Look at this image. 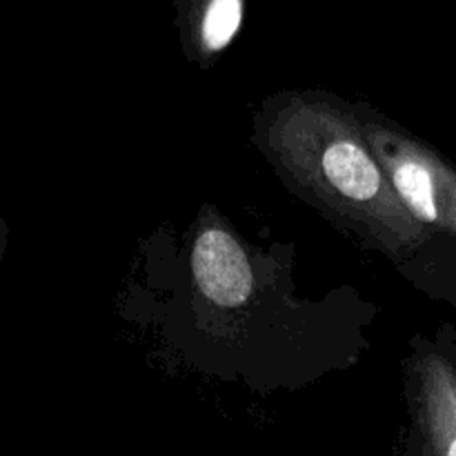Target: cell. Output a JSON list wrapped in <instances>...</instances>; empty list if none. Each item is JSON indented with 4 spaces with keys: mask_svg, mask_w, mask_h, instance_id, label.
<instances>
[{
    "mask_svg": "<svg viewBox=\"0 0 456 456\" xmlns=\"http://www.w3.org/2000/svg\"><path fill=\"white\" fill-rule=\"evenodd\" d=\"M408 396L426 456H456V365L419 352L408 368Z\"/></svg>",
    "mask_w": 456,
    "mask_h": 456,
    "instance_id": "3957f363",
    "label": "cell"
},
{
    "mask_svg": "<svg viewBox=\"0 0 456 456\" xmlns=\"http://www.w3.org/2000/svg\"><path fill=\"white\" fill-rule=\"evenodd\" d=\"M354 114L374 159L414 221L428 234L441 232L456 236V169L452 165L430 145L374 114L370 107H356Z\"/></svg>",
    "mask_w": 456,
    "mask_h": 456,
    "instance_id": "7a4b0ae2",
    "label": "cell"
},
{
    "mask_svg": "<svg viewBox=\"0 0 456 456\" xmlns=\"http://www.w3.org/2000/svg\"><path fill=\"white\" fill-rule=\"evenodd\" d=\"M256 145L294 194L361 243L401 261L430 239L346 102L319 92L276 94L256 116Z\"/></svg>",
    "mask_w": 456,
    "mask_h": 456,
    "instance_id": "6da1fadb",
    "label": "cell"
},
{
    "mask_svg": "<svg viewBox=\"0 0 456 456\" xmlns=\"http://www.w3.org/2000/svg\"><path fill=\"white\" fill-rule=\"evenodd\" d=\"M248 0H174L183 52L191 62L212 67L236 40Z\"/></svg>",
    "mask_w": 456,
    "mask_h": 456,
    "instance_id": "277c9868",
    "label": "cell"
}]
</instances>
